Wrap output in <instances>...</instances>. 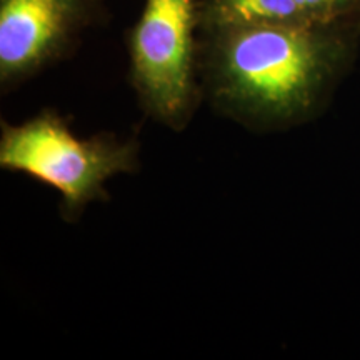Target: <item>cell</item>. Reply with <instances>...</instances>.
Returning a JSON list of instances; mask_svg holds the SVG:
<instances>
[{"label":"cell","instance_id":"1","mask_svg":"<svg viewBox=\"0 0 360 360\" xmlns=\"http://www.w3.org/2000/svg\"><path fill=\"white\" fill-rule=\"evenodd\" d=\"M360 22L240 24L199 32L202 98L254 132L314 119L352 64Z\"/></svg>","mask_w":360,"mask_h":360},{"label":"cell","instance_id":"2","mask_svg":"<svg viewBox=\"0 0 360 360\" xmlns=\"http://www.w3.org/2000/svg\"><path fill=\"white\" fill-rule=\"evenodd\" d=\"M137 137H79L65 117L44 109L20 124L0 122V167L25 174L60 195V215L77 222L92 202L109 200L107 182L141 167Z\"/></svg>","mask_w":360,"mask_h":360},{"label":"cell","instance_id":"3","mask_svg":"<svg viewBox=\"0 0 360 360\" xmlns=\"http://www.w3.org/2000/svg\"><path fill=\"white\" fill-rule=\"evenodd\" d=\"M129 82L143 114L182 132L199 109V0H146L127 32Z\"/></svg>","mask_w":360,"mask_h":360},{"label":"cell","instance_id":"4","mask_svg":"<svg viewBox=\"0 0 360 360\" xmlns=\"http://www.w3.org/2000/svg\"><path fill=\"white\" fill-rule=\"evenodd\" d=\"M102 12L103 0H0L2 94L70 56Z\"/></svg>","mask_w":360,"mask_h":360},{"label":"cell","instance_id":"5","mask_svg":"<svg viewBox=\"0 0 360 360\" xmlns=\"http://www.w3.org/2000/svg\"><path fill=\"white\" fill-rule=\"evenodd\" d=\"M295 25H326L360 22V0H285Z\"/></svg>","mask_w":360,"mask_h":360}]
</instances>
